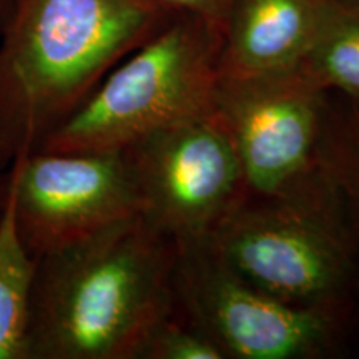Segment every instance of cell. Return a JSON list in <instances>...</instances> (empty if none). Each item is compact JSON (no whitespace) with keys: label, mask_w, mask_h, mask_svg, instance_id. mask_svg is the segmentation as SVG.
<instances>
[{"label":"cell","mask_w":359,"mask_h":359,"mask_svg":"<svg viewBox=\"0 0 359 359\" xmlns=\"http://www.w3.org/2000/svg\"><path fill=\"white\" fill-rule=\"evenodd\" d=\"M177 255L137 213L40 257L29 359H140L173 313Z\"/></svg>","instance_id":"obj_1"},{"label":"cell","mask_w":359,"mask_h":359,"mask_svg":"<svg viewBox=\"0 0 359 359\" xmlns=\"http://www.w3.org/2000/svg\"><path fill=\"white\" fill-rule=\"evenodd\" d=\"M172 15L147 0H17L0 32V178Z\"/></svg>","instance_id":"obj_2"},{"label":"cell","mask_w":359,"mask_h":359,"mask_svg":"<svg viewBox=\"0 0 359 359\" xmlns=\"http://www.w3.org/2000/svg\"><path fill=\"white\" fill-rule=\"evenodd\" d=\"M222 32L212 22L173 13L102 80L45 140V151H120L148 135L212 114Z\"/></svg>","instance_id":"obj_3"},{"label":"cell","mask_w":359,"mask_h":359,"mask_svg":"<svg viewBox=\"0 0 359 359\" xmlns=\"http://www.w3.org/2000/svg\"><path fill=\"white\" fill-rule=\"evenodd\" d=\"M205 241L268 294L346 318L359 235L338 193L313 201L245 195Z\"/></svg>","instance_id":"obj_4"},{"label":"cell","mask_w":359,"mask_h":359,"mask_svg":"<svg viewBox=\"0 0 359 359\" xmlns=\"http://www.w3.org/2000/svg\"><path fill=\"white\" fill-rule=\"evenodd\" d=\"M330 92L293 69L219 77L212 118L240 161L246 195L323 200L336 195L320 165Z\"/></svg>","instance_id":"obj_5"},{"label":"cell","mask_w":359,"mask_h":359,"mask_svg":"<svg viewBox=\"0 0 359 359\" xmlns=\"http://www.w3.org/2000/svg\"><path fill=\"white\" fill-rule=\"evenodd\" d=\"M173 311L224 359H313L331 353L344 318L293 306L224 264L206 241L178 246Z\"/></svg>","instance_id":"obj_6"},{"label":"cell","mask_w":359,"mask_h":359,"mask_svg":"<svg viewBox=\"0 0 359 359\" xmlns=\"http://www.w3.org/2000/svg\"><path fill=\"white\" fill-rule=\"evenodd\" d=\"M123 151L140 215L178 246L205 241L246 195L240 161L212 115L158 130Z\"/></svg>","instance_id":"obj_7"},{"label":"cell","mask_w":359,"mask_h":359,"mask_svg":"<svg viewBox=\"0 0 359 359\" xmlns=\"http://www.w3.org/2000/svg\"><path fill=\"white\" fill-rule=\"evenodd\" d=\"M4 180L17 231L35 259L140 213L123 150L45 151L20 156Z\"/></svg>","instance_id":"obj_8"},{"label":"cell","mask_w":359,"mask_h":359,"mask_svg":"<svg viewBox=\"0 0 359 359\" xmlns=\"http://www.w3.org/2000/svg\"><path fill=\"white\" fill-rule=\"evenodd\" d=\"M331 0H231L222 27L219 77L293 70L311 50Z\"/></svg>","instance_id":"obj_9"},{"label":"cell","mask_w":359,"mask_h":359,"mask_svg":"<svg viewBox=\"0 0 359 359\" xmlns=\"http://www.w3.org/2000/svg\"><path fill=\"white\" fill-rule=\"evenodd\" d=\"M37 259L17 231L11 188L0 191V359H29L30 306Z\"/></svg>","instance_id":"obj_10"},{"label":"cell","mask_w":359,"mask_h":359,"mask_svg":"<svg viewBox=\"0 0 359 359\" xmlns=\"http://www.w3.org/2000/svg\"><path fill=\"white\" fill-rule=\"evenodd\" d=\"M296 69L326 92L359 98V0H331L311 50Z\"/></svg>","instance_id":"obj_11"},{"label":"cell","mask_w":359,"mask_h":359,"mask_svg":"<svg viewBox=\"0 0 359 359\" xmlns=\"http://www.w3.org/2000/svg\"><path fill=\"white\" fill-rule=\"evenodd\" d=\"M320 165L359 235V98L327 103Z\"/></svg>","instance_id":"obj_12"},{"label":"cell","mask_w":359,"mask_h":359,"mask_svg":"<svg viewBox=\"0 0 359 359\" xmlns=\"http://www.w3.org/2000/svg\"><path fill=\"white\" fill-rule=\"evenodd\" d=\"M140 359H224L217 344L175 311L148 336Z\"/></svg>","instance_id":"obj_13"},{"label":"cell","mask_w":359,"mask_h":359,"mask_svg":"<svg viewBox=\"0 0 359 359\" xmlns=\"http://www.w3.org/2000/svg\"><path fill=\"white\" fill-rule=\"evenodd\" d=\"M170 13H188L212 22L222 32L231 0H147Z\"/></svg>","instance_id":"obj_14"},{"label":"cell","mask_w":359,"mask_h":359,"mask_svg":"<svg viewBox=\"0 0 359 359\" xmlns=\"http://www.w3.org/2000/svg\"><path fill=\"white\" fill-rule=\"evenodd\" d=\"M15 2L17 0H0V32L6 27L8 17H11L13 7H15Z\"/></svg>","instance_id":"obj_15"},{"label":"cell","mask_w":359,"mask_h":359,"mask_svg":"<svg viewBox=\"0 0 359 359\" xmlns=\"http://www.w3.org/2000/svg\"><path fill=\"white\" fill-rule=\"evenodd\" d=\"M0 180H2V178H0ZM0 191H2V185H0Z\"/></svg>","instance_id":"obj_16"}]
</instances>
